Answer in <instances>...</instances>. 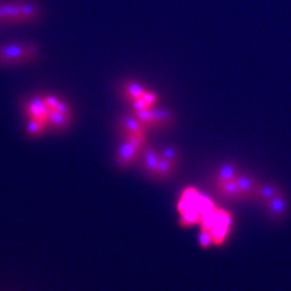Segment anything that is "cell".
<instances>
[{"instance_id": "obj_23", "label": "cell", "mask_w": 291, "mask_h": 291, "mask_svg": "<svg viewBox=\"0 0 291 291\" xmlns=\"http://www.w3.org/2000/svg\"><path fill=\"white\" fill-rule=\"evenodd\" d=\"M54 110H56V112L66 114V116H72V109L69 107V105L67 102H65L64 100H60V102L58 104V106L55 107Z\"/></svg>"}, {"instance_id": "obj_20", "label": "cell", "mask_w": 291, "mask_h": 291, "mask_svg": "<svg viewBox=\"0 0 291 291\" xmlns=\"http://www.w3.org/2000/svg\"><path fill=\"white\" fill-rule=\"evenodd\" d=\"M4 23H10L8 2L0 4V24Z\"/></svg>"}, {"instance_id": "obj_3", "label": "cell", "mask_w": 291, "mask_h": 291, "mask_svg": "<svg viewBox=\"0 0 291 291\" xmlns=\"http://www.w3.org/2000/svg\"><path fill=\"white\" fill-rule=\"evenodd\" d=\"M200 228L210 234L214 246L224 245L233 226V216L230 212L216 206L200 222Z\"/></svg>"}, {"instance_id": "obj_22", "label": "cell", "mask_w": 291, "mask_h": 291, "mask_svg": "<svg viewBox=\"0 0 291 291\" xmlns=\"http://www.w3.org/2000/svg\"><path fill=\"white\" fill-rule=\"evenodd\" d=\"M44 102H46V105L48 106V108L52 110V109H55V107L58 106V104L60 102V98L58 97H55V96H52V95H46V96H44Z\"/></svg>"}, {"instance_id": "obj_1", "label": "cell", "mask_w": 291, "mask_h": 291, "mask_svg": "<svg viewBox=\"0 0 291 291\" xmlns=\"http://www.w3.org/2000/svg\"><path fill=\"white\" fill-rule=\"evenodd\" d=\"M217 191L231 200H254L260 184L254 177L240 172L235 166L224 165L214 174Z\"/></svg>"}, {"instance_id": "obj_17", "label": "cell", "mask_w": 291, "mask_h": 291, "mask_svg": "<svg viewBox=\"0 0 291 291\" xmlns=\"http://www.w3.org/2000/svg\"><path fill=\"white\" fill-rule=\"evenodd\" d=\"M8 9H9L10 23L23 22L22 14H20V4H18V2H8Z\"/></svg>"}, {"instance_id": "obj_10", "label": "cell", "mask_w": 291, "mask_h": 291, "mask_svg": "<svg viewBox=\"0 0 291 291\" xmlns=\"http://www.w3.org/2000/svg\"><path fill=\"white\" fill-rule=\"evenodd\" d=\"M72 116H66L60 114L56 110H50L48 114L46 120V128H50L52 132L58 133V132H64L67 128L70 126Z\"/></svg>"}, {"instance_id": "obj_18", "label": "cell", "mask_w": 291, "mask_h": 291, "mask_svg": "<svg viewBox=\"0 0 291 291\" xmlns=\"http://www.w3.org/2000/svg\"><path fill=\"white\" fill-rule=\"evenodd\" d=\"M160 154L162 158H166V160L172 161L176 164L179 163L178 151L174 147H172V146H168V147H164L162 150H160Z\"/></svg>"}, {"instance_id": "obj_6", "label": "cell", "mask_w": 291, "mask_h": 291, "mask_svg": "<svg viewBox=\"0 0 291 291\" xmlns=\"http://www.w3.org/2000/svg\"><path fill=\"white\" fill-rule=\"evenodd\" d=\"M140 150L124 140L116 152V163L120 168H128L140 158Z\"/></svg>"}, {"instance_id": "obj_21", "label": "cell", "mask_w": 291, "mask_h": 291, "mask_svg": "<svg viewBox=\"0 0 291 291\" xmlns=\"http://www.w3.org/2000/svg\"><path fill=\"white\" fill-rule=\"evenodd\" d=\"M132 108H133V112H140V110H144V109L151 108V107L140 97V98H136L134 100H132Z\"/></svg>"}, {"instance_id": "obj_11", "label": "cell", "mask_w": 291, "mask_h": 291, "mask_svg": "<svg viewBox=\"0 0 291 291\" xmlns=\"http://www.w3.org/2000/svg\"><path fill=\"white\" fill-rule=\"evenodd\" d=\"M152 116H154V128L158 130H162L168 128L172 124V114L166 108H151Z\"/></svg>"}, {"instance_id": "obj_16", "label": "cell", "mask_w": 291, "mask_h": 291, "mask_svg": "<svg viewBox=\"0 0 291 291\" xmlns=\"http://www.w3.org/2000/svg\"><path fill=\"white\" fill-rule=\"evenodd\" d=\"M152 108V107H151ZM151 108H147V109H144V110H140V112H134V116L137 118L138 120H140L144 126L149 128H154V116H152V109Z\"/></svg>"}, {"instance_id": "obj_7", "label": "cell", "mask_w": 291, "mask_h": 291, "mask_svg": "<svg viewBox=\"0 0 291 291\" xmlns=\"http://www.w3.org/2000/svg\"><path fill=\"white\" fill-rule=\"evenodd\" d=\"M268 214L275 220H282L288 212V200L282 191L262 204Z\"/></svg>"}, {"instance_id": "obj_12", "label": "cell", "mask_w": 291, "mask_h": 291, "mask_svg": "<svg viewBox=\"0 0 291 291\" xmlns=\"http://www.w3.org/2000/svg\"><path fill=\"white\" fill-rule=\"evenodd\" d=\"M177 168H178V164L166 160V158L161 156L160 163H158V168L156 179H161V180L170 179V177L174 176L175 172L177 170Z\"/></svg>"}, {"instance_id": "obj_2", "label": "cell", "mask_w": 291, "mask_h": 291, "mask_svg": "<svg viewBox=\"0 0 291 291\" xmlns=\"http://www.w3.org/2000/svg\"><path fill=\"white\" fill-rule=\"evenodd\" d=\"M216 206L212 198L200 193L194 188L184 189L178 200L180 226H192L200 224L206 214Z\"/></svg>"}, {"instance_id": "obj_24", "label": "cell", "mask_w": 291, "mask_h": 291, "mask_svg": "<svg viewBox=\"0 0 291 291\" xmlns=\"http://www.w3.org/2000/svg\"><path fill=\"white\" fill-rule=\"evenodd\" d=\"M142 98L146 102H147L150 107L154 106V104L156 102V100H158L156 95L154 92H149V91H144V93L142 96Z\"/></svg>"}, {"instance_id": "obj_14", "label": "cell", "mask_w": 291, "mask_h": 291, "mask_svg": "<svg viewBox=\"0 0 291 291\" xmlns=\"http://www.w3.org/2000/svg\"><path fill=\"white\" fill-rule=\"evenodd\" d=\"M46 123L38 121V120L30 119V121L27 123L26 133L30 137L34 138V137H38L40 135H42L44 132L46 130Z\"/></svg>"}, {"instance_id": "obj_5", "label": "cell", "mask_w": 291, "mask_h": 291, "mask_svg": "<svg viewBox=\"0 0 291 291\" xmlns=\"http://www.w3.org/2000/svg\"><path fill=\"white\" fill-rule=\"evenodd\" d=\"M160 151H158L154 147L150 144H146L140 150V168L147 176L156 179V172L158 163H160Z\"/></svg>"}, {"instance_id": "obj_15", "label": "cell", "mask_w": 291, "mask_h": 291, "mask_svg": "<svg viewBox=\"0 0 291 291\" xmlns=\"http://www.w3.org/2000/svg\"><path fill=\"white\" fill-rule=\"evenodd\" d=\"M146 90L138 84V83L134 82H128L126 86H124V93H126L128 98L130 100H134L136 98H140L142 94L144 93Z\"/></svg>"}, {"instance_id": "obj_9", "label": "cell", "mask_w": 291, "mask_h": 291, "mask_svg": "<svg viewBox=\"0 0 291 291\" xmlns=\"http://www.w3.org/2000/svg\"><path fill=\"white\" fill-rule=\"evenodd\" d=\"M119 126L123 136L126 135H144L147 128L133 116H124L119 121Z\"/></svg>"}, {"instance_id": "obj_13", "label": "cell", "mask_w": 291, "mask_h": 291, "mask_svg": "<svg viewBox=\"0 0 291 291\" xmlns=\"http://www.w3.org/2000/svg\"><path fill=\"white\" fill-rule=\"evenodd\" d=\"M20 14H22L23 22H32L40 16V10L38 6L30 2H20Z\"/></svg>"}, {"instance_id": "obj_19", "label": "cell", "mask_w": 291, "mask_h": 291, "mask_svg": "<svg viewBox=\"0 0 291 291\" xmlns=\"http://www.w3.org/2000/svg\"><path fill=\"white\" fill-rule=\"evenodd\" d=\"M124 140L130 142L132 144H134L140 150H142L146 144V137L144 135H126L124 136Z\"/></svg>"}, {"instance_id": "obj_4", "label": "cell", "mask_w": 291, "mask_h": 291, "mask_svg": "<svg viewBox=\"0 0 291 291\" xmlns=\"http://www.w3.org/2000/svg\"><path fill=\"white\" fill-rule=\"evenodd\" d=\"M32 60L25 44L0 46V65H16Z\"/></svg>"}, {"instance_id": "obj_8", "label": "cell", "mask_w": 291, "mask_h": 291, "mask_svg": "<svg viewBox=\"0 0 291 291\" xmlns=\"http://www.w3.org/2000/svg\"><path fill=\"white\" fill-rule=\"evenodd\" d=\"M25 112L30 119L38 120V121L46 123L48 114V112H50V109H48V106L46 105L44 97L37 96V97H34L30 102L26 104Z\"/></svg>"}]
</instances>
